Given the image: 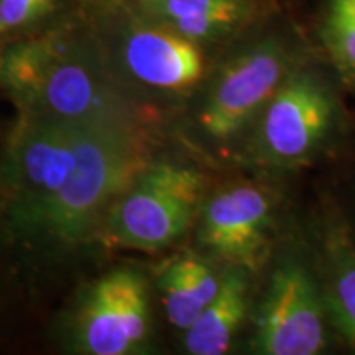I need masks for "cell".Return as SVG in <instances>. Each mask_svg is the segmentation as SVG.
<instances>
[{"instance_id":"277c9868","label":"cell","mask_w":355,"mask_h":355,"mask_svg":"<svg viewBox=\"0 0 355 355\" xmlns=\"http://www.w3.org/2000/svg\"><path fill=\"white\" fill-rule=\"evenodd\" d=\"M206 180L196 168L152 162L119 194L101 230L114 245L158 252L173 245L198 219Z\"/></svg>"},{"instance_id":"52a82bcc","label":"cell","mask_w":355,"mask_h":355,"mask_svg":"<svg viewBox=\"0 0 355 355\" xmlns=\"http://www.w3.org/2000/svg\"><path fill=\"white\" fill-rule=\"evenodd\" d=\"M148 337L150 288L144 275L119 266L87 286L71 324L74 352L140 354Z\"/></svg>"},{"instance_id":"9a60e30c","label":"cell","mask_w":355,"mask_h":355,"mask_svg":"<svg viewBox=\"0 0 355 355\" xmlns=\"http://www.w3.org/2000/svg\"><path fill=\"white\" fill-rule=\"evenodd\" d=\"M326 33L337 61L355 76V0H331Z\"/></svg>"},{"instance_id":"3957f363","label":"cell","mask_w":355,"mask_h":355,"mask_svg":"<svg viewBox=\"0 0 355 355\" xmlns=\"http://www.w3.org/2000/svg\"><path fill=\"white\" fill-rule=\"evenodd\" d=\"M152 137L91 130L76 173L15 234L50 254L73 250L101 230L115 199L153 159Z\"/></svg>"},{"instance_id":"7a4b0ae2","label":"cell","mask_w":355,"mask_h":355,"mask_svg":"<svg viewBox=\"0 0 355 355\" xmlns=\"http://www.w3.org/2000/svg\"><path fill=\"white\" fill-rule=\"evenodd\" d=\"M78 17L110 76L157 112L178 107L209 74V50L153 20L132 0H81Z\"/></svg>"},{"instance_id":"2e32d148","label":"cell","mask_w":355,"mask_h":355,"mask_svg":"<svg viewBox=\"0 0 355 355\" xmlns=\"http://www.w3.org/2000/svg\"><path fill=\"white\" fill-rule=\"evenodd\" d=\"M40 0H0V40L44 32Z\"/></svg>"},{"instance_id":"8fae6325","label":"cell","mask_w":355,"mask_h":355,"mask_svg":"<svg viewBox=\"0 0 355 355\" xmlns=\"http://www.w3.org/2000/svg\"><path fill=\"white\" fill-rule=\"evenodd\" d=\"M153 20L191 42L214 48L257 21L260 0H132Z\"/></svg>"},{"instance_id":"6da1fadb","label":"cell","mask_w":355,"mask_h":355,"mask_svg":"<svg viewBox=\"0 0 355 355\" xmlns=\"http://www.w3.org/2000/svg\"><path fill=\"white\" fill-rule=\"evenodd\" d=\"M0 89L19 112L153 139L155 112L110 76L78 12L44 32L0 40Z\"/></svg>"},{"instance_id":"30bf717a","label":"cell","mask_w":355,"mask_h":355,"mask_svg":"<svg viewBox=\"0 0 355 355\" xmlns=\"http://www.w3.org/2000/svg\"><path fill=\"white\" fill-rule=\"evenodd\" d=\"M334 105L311 74L293 71L257 119V152L272 165L309 157L329 130Z\"/></svg>"},{"instance_id":"5b68a950","label":"cell","mask_w":355,"mask_h":355,"mask_svg":"<svg viewBox=\"0 0 355 355\" xmlns=\"http://www.w3.org/2000/svg\"><path fill=\"white\" fill-rule=\"evenodd\" d=\"M293 71L291 44L283 35H260L235 48L202 83L193 112L199 139L217 145L232 141L257 122Z\"/></svg>"},{"instance_id":"8992f818","label":"cell","mask_w":355,"mask_h":355,"mask_svg":"<svg viewBox=\"0 0 355 355\" xmlns=\"http://www.w3.org/2000/svg\"><path fill=\"white\" fill-rule=\"evenodd\" d=\"M91 130L97 128L19 112L0 158V194L10 230L19 229L68 184Z\"/></svg>"},{"instance_id":"7c38bea8","label":"cell","mask_w":355,"mask_h":355,"mask_svg":"<svg viewBox=\"0 0 355 355\" xmlns=\"http://www.w3.org/2000/svg\"><path fill=\"white\" fill-rule=\"evenodd\" d=\"M248 270L229 266L220 275V285L206 309L189 329L184 331V349L193 355H222L232 340L247 314Z\"/></svg>"},{"instance_id":"9c48e42d","label":"cell","mask_w":355,"mask_h":355,"mask_svg":"<svg viewBox=\"0 0 355 355\" xmlns=\"http://www.w3.org/2000/svg\"><path fill=\"white\" fill-rule=\"evenodd\" d=\"M254 345L265 355H316L326 345L319 293L296 261H283L270 277L257 314Z\"/></svg>"},{"instance_id":"5bb4252c","label":"cell","mask_w":355,"mask_h":355,"mask_svg":"<svg viewBox=\"0 0 355 355\" xmlns=\"http://www.w3.org/2000/svg\"><path fill=\"white\" fill-rule=\"evenodd\" d=\"M331 303L340 329L355 349V254L352 250L336 254Z\"/></svg>"},{"instance_id":"ba28073f","label":"cell","mask_w":355,"mask_h":355,"mask_svg":"<svg viewBox=\"0 0 355 355\" xmlns=\"http://www.w3.org/2000/svg\"><path fill=\"white\" fill-rule=\"evenodd\" d=\"M272 201L260 186L239 183L204 198L196 219L199 247L229 266L257 272L266 259Z\"/></svg>"},{"instance_id":"4fadbf2b","label":"cell","mask_w":355,"mask_h":355,"mask_svg":"<svg viewBox=\"0 0 355 355\" xmlns=\"http://www.w3.org/2000/svg\"><path fill=\"white\" fill-rule=\"evenodd\" d=\"M220 277L206 260L181 255L168 261L159 272L157 286L171 326L186 331L216 296Z\"/></svg>"}]
</instances>
